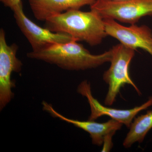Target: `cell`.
I'll return each mask as SVG.
<instances>
[{"mask_svg": "<svg viewBox=\"0 0 152 152\" xmlns=\"http://www.w3.org/2000/svg\"><path fill=\"white\" fill-rule=\"evenodd\" d=\"M90 8L103 19L131 25L152 15V0H96Z\"/></svg>", "mask_w": 152, "mask_h": 152, "instance_id": "cell-4", "label": "cell"}, {"mask_svg": "<svg viewBox=\"0 0 152 152\" xmlns=\"http://www.w3.org/2000/svg\"><path fill=\"white\" fill-rule=\"evenodd\" d=\"M110 50V66L103 75L104 81L109 86L104 100L106 106H111L115 103L121 88L126 84L131 85L139 95H141L129 73V66L134 56L136 50L121 43L114 46Z\"/></svg>", "mask_w": 152, "mask_h": 152, "instance_id": "cell-3", "label": "cell"}, {"mask_svg": "<svg viewBox=\"0 0 152 152\" xmlns=\"http://www.w3.org/2000/svg\"><path fill=\"white\" fill-rule=\"evenodd\" d=\"M18 46L14 43L8 45L6 33L0 30V110H2L14 97L12 89L15 83L11 78L13 72H20L23 64L17 57Z\"/></svg>", "mask_w": 152, "mask_h": 152, "instance_id": "cell-6", "label": "cell"}, {"mask_svg": "<svg viewBox=\"0 0 152 152\" xmlns=\"http://www.w3.org/2000/svg\"><path fill=\"white\" fill-rule=\"evenodd\" d=\"M12 10L17 25L30 43L33 51L41 50L54 44L76 40L65 33L54 32L38 26L25 15L22 2Z\"/></svg>", "mask_w": 152, "mask_h": 152, "instance_id": "cell-5", "label": "cell"}, {"mask_svg": "<svg viewBox=\"0 0 152 152\" xmlns=\"http://www.w3.org/2000/svg\"><path fill=\"white\" fill-rule=\"evenodd\" d=\"M107 35L115 38L125 46L142 49L152 56V31L145 25L122 26L113 19H104Z\"/></svg>", "mask_w": 152, "mask_h": 152, "instance_id": "cell-7", "label": "cell"}, {"mask_svg": "<svg viewBox=\"0 0 152 152\" xmlns=\"http://www.w3.org/2000/svg\"><path fill=\"white\" fill-rule=\"evenodd\" d=\"M45 28L54 32L68 34L91 46L100 44L107 36L104 19L91 10H71L55 15L45 21Z\"/></svg>", "mask_w": 152, "mask_h": 152, "instance_id": "cell-2", "label": "cell"}, {"mask_svg": "<svg viewBox=\"0 0 152 152\" xmlns=\"http://www.w3.org/2000/svg\"><path fill=\"white\" fill-rule=\"evenodd\" d=\"M44 110L48 113L53 117L73 125L74 126L86 131L90 134L93 144L101 146L107 137L113 136L117 131L121 129L123 124L116 120H109L106 122L99 123L94 121H80L72 119L64 116L58 113L51 105L43 101L42 103Z\"/></svg>", "mask_w": 152, "mask_h": 152, "instance_id": "cell-9", "label": "cell"}, {"mask_svg": "<svg viewBox=\"0 0 152 152\" xmlns=\"http://www.w3.org/2000/svg\"><path fill=\"white\" fill-rule=\"evenodd\" d=\"M77 42L74 40L54 44L41 50L32 51L27 56L30 58L43 61L63 69L71 71L94 69L110 61V49L101 54L93 55Z\"/></svg>", "mask_w": 152, "mask_h": 152, "instance_id": "cell-1", "label": "cell"}, {"mask_svg": "<svg viewBox=\"0 0 152 152\" xmlns=\"http://www.w3.org/2000/svg\"><path fill=\"white\" fill-rule=\"evenodd\" d=\"M152 129V110L134 118L123 142V146L128 148L137 142L142 143Z\"/></svg>", "mask_w": 152, "mask_h": 152, "instance_id": "cell-11", "label": "cell"}, {"mask_svg": "<svg viewBox=\"0 0 152 152\" xmlns=\"http://www.w3.org/2000/svg\"><path fill=\"white\" fill-rule=\"evenodd\" d=\"M96 0H28L30 7L37 20L45 21L55 15L71 10H80L91 5Z\"/></svg>", "mask_w": 152, "mask_h": 152, "instance_id": "cell-10", "label": "cell"}, {"mask_svg": "<svg viewBox=\"0 0 152 152\" xmlns=\"http://www.w3.org/2000/svg\"><path fill=\"white\" fill-rule=\"evenodd\" d=\"M5 7L10 8L12 10L15 7L21 2V0H1Z\"/></svg>", "mask_w": 152, "mask_h": 152, "instance_id": "cell-12", "label": "cell"}, {"mask_svg": "<svg viewBox=\"0 0 152 152\" xmlns=\"http://www.w3.org/2000/svg\"><path fill=\"white\" fill-rule=\"evenodd\" d=\"M77 91L88 99L91 111L89 120L95 121L102 116L107 115L124 124L129 129L138 113L152 106V96H151L141 105L132 109L120 110L105 107L93 96L91 84L86 80L79 85Z\"/></svg>", "mask_w": 152, "mask_h": 152, "instance_id": "cell-8", "label": "cell"}]
</instances>
